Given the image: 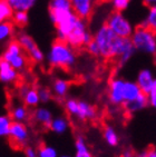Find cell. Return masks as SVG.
<instances>
[{
  "label": "cell",
  "instance_id": "cell-1",
  "mask_svg": "<svg viewBox=\"0 0 156 157\" xmlns=\"http://www.w3.org/2000/svg\"><path fill=\"white\" fill-rule=\"evenodd\" d=\"M48 61L50 66L55 68H61V69L72 68L76 61L72 47L65 40H55L49 50Z\"/></svg>",
  "mask_w": 156,
  "mask_h": 157
},
{
  "label": "cell",
  "instance_id": "cell-2",
  "mask_svg": "<svg viewBox=\"0 0 156 157\" xmlns=\"http://www.w3.org/2000/svg\"><path fill=\"white\" fill-rule=\"evenodd\" d=\"M94 40L97 42L99 47L100 57L111 60L116 58V49L119 37L115 35L107 25L105 24L102 27H99L96 33L94 35Z\"/></svg>",
  "mask_w": 156,
  "mask_h": 157
},
{
  "label": "cell",
  "instance_id": "cell-3",
  "mask_svg": "<svg viewBox=\"0 0 156 157\" xmlns=\"http://www.w3.org/2000/svg\"><path fill=\"white\" fill-rule=\"evenodd\" d=\"M49 17L56 27L58 39L65 41L79 19L72 10H49Z\"/></svg>",
  "mask_w": 156,
  "mask_h": 157
},
{
  "label": "cell",
  "instance_id": "cell-4",
  "mask_svg": "<svg viewBox=\"0 0 156 157\" xmlns=\"http://www.w3.org/2000/svg\"><path fill=\"white\" fill-rule=\"evenodd\" d=\"M131 39L139 52L148 55L156 54V33L144 25H139L134 29Z\"/></svg>",
  "mask_w": 156,
  "mask_h": 157
},
{
  "label": "cell",
  "instance_id": "cell-5",
  "mask_svg": "<svg viewBox=\"0 0 156 157\" xmlns=\"http://www.w3.org/2000/svg\"><path fill=\"white\" fill-rule=\"evenodd\" d=\"M24 48L21 47L18 39L10 40L2 54L1 59L8 61L17 71H24L28 67L30 58L24 54Z\"/></svg>",
  "mask_w": 156,
  "mask_h": 157
},
{
  "label": "cell",
  "instance_id": "cell-6",
  "mask_svg": "<svg viewBox=\"0 0 156 157\" xmlns=\"http://www.w3.org/2000/svg\"><path fill=\"white\" fill-rule=\"evenodd\" d=\"M106 25L111 28L113 33L122 38H131L134 33V28L128 19L124 17L119 11H114L107 18Z\"/></svg>",
  "mask_w": 156,
  "mask_h": 157
},
{
  "label": "cell",
  "instance_id": "cell-7",
  "mask_svg": "<svg viewBox=\"0 0 156 157\" xmlns=\"http://www.w3.org/2000/svg\"><path fill=\"white\" fill-rule=\"evenodd\" d=\"M92 40H93V36L87 30L85 20L79 18L74 30L67 37L66 41L72 48H80L83 46H87Z\"/></svg>",
  "mask_w": 156,
  "mask_h": 157
},
{
  "label": "cell",
  "instance_id": "cell-8",
  "mask_svg": "<svg viewBox=\"0 0 156 157\" xmlns=\"http://www.w3.org/2000/svg\"><path fill=\"white\" fill-rule=\"evenodd\" d=\"M8 138L14 148L16 149L24 148L27 145L28 139H29L27 126L21 121H12V126Z\"/></svg>",
  "mask_w": 156,
  "mask_h": 157
},
{
  "label": "cell",
  "instance_id": "cell-9",
  "mask_svg": "<svg viewBox=\"0 0 156 157\" xmlns=\"http://www.w3.org/2000/svg\"><path fill=\"white\" fill-rule=\"evenodd\" d=\"M18 41L20 42L21 47L24 48L25 52L28 55V57L35 63H41L44 60V52L37 47L35 40L27 35V33H20L18 36Z\"/></svg>",
  "mask_w": 156,
  "mask_h": 157
},
{
  "label": "cell",
  "instance_id": "cell-10",
  "mask_svg": "<svg viewBox=\"0 0 156 157\" xmlns=\"http://www.w3.org/2000/svg\"><path fill=\"white\" fill-rule=\"evenodd\" d=\"M124 87L125 82L120 78H113L108 86V99L113 105H124Z\"/></svg>",
  "mask_w": 156,
  "mask_h": 157
},
{
  "label": "cell",
  "instance_id": "cell-11",
  "mask_svg": "<svg viewBox=\"0 0 156 157\" xmlns=\"http://www.w3.org/2000/svg\"><path fill=\"white\" fill-rule=\"evenodd\" d=\"M72 1V11L80 19H88L93 13V1L94 0H70Z\"/></svg>",
  "mask_w": 156,
  "mask_h": 157
},
{
  "label": "cell",
  "instance_id": "cell-12",
  "mask_svg": "<svg viewBox=\"0 0 156 157\" xmlns=\"http://www.w3.org/2000/svg\"><path fill=\"white\" fill-rule=\"evenodd\" d=\"M18 78V71L8 61L1 59L0 61V79L3 84H12Z\"/></svg>",
  "mask_w": 156,
  "mask_h": 157
},
{
  "label": "cell",
  "instance_id": "cell-13",
  "mask_svg": "<svg viewBox=\"0 0 156 157\" xmlns=\"http://www.w3.org/2000/svg\"><path fill=\"white\" fill-rule=\"evenodd\" d=\"M33 121H36L37 124L40 125L42 128H50L51 121H53V115H51V112L49 109L44 108V107H40V108H37L33 114Z\"/></svg>",
  "mask_w": 156,
  "mask_h": 157
},
{
  "label": "cell",
  "instance_id": "cell-14",
  "mask_svg": "<svg viewBox=\"0 0 156 157\" xmlns=\"http://www.w3.org/2000/svg\"><path fill=\"white\" fill-rule=\"evenodd\" d=\"M137 85L139 86L141 90L145 94L148 95V93L150 91L152 87H153L155 79H154L153 75L148 69H143L139 71L137 76V80H136Z\"/></svg>",
  "mask_w": 156,
  "mask_h": 157
},
{
  "label": "cell",
  "instance_id": "cell-15",
  "mask_svg": "<svg viewBox=\"0 0 156 157\" xmlns=\"http://www.w3.org/2000/svg\"><path fill=\"white\" fill-rule=\"evenodd\" d=\"M142 93L143 91L141 90V88L137 85V82H125V87H124V105L131 103L133 100H135Z\"/></svg>",
  "mask_w": 156,
  "mask_h": 157
},
{
  "label": "cell",
  "instance_id": "cell-16",
  "mask_svg": "<svg viewBox=\"0 0 156 157\" xmlns=\"http://www.w3.org/2000/svg\"><path fill=\"white\" fill-rule=\"evenodd\" d=\"M75 117H77L80 121H88V119H94L96 117V109L94 106L86 101H79L78 106V112Z\"/></svg>",
  "mask_w": 156,
  "mask_h": 157
},
{
  "label": "cell",
  "instance_id": "cell-17",
  "mask_svg": "<svg viewBox=\"0 0 156 157\" xmlns=\"http://www.w3.org/2000/svg\"><path fill=\"white\" fill-rule=\"evenodd\" d=\"M148 104L150 103H148V96H147V94L142 93L135 100H133V101H131L128 104H125L123 107L126 109V112L128 114H133V113H136L138 110L143 109Z\"/></svg>",
  "mask_w": 156,
  "mask_h": 157
},
{
  "label": "cell",
  "instance_id": "cell-18",
  "mask_svg": "<svg viewBox=\"0 0 156 157\" xmlns=\"http://www.w3.org/2000/svg\"><path fill=\"white\" fill-rule=\"evenodd\" d=\"M22 98L28 107H35L39 104L40 98H39V93L35 88H25L22 89Z\"/></svg>",
  "mask_w": 156,
  "mask_h": 157
},
{
  "label": "cell",
  "instance_id": "cell-19",
  "mask_svg": "<svg viewBox=\"0 0 156 157\" xmlns=\"http://www.w3.org/2000/svg\"><path fill=\"white\" fill-rule=\"evenodd\" d=\"M69 82L65 79H56L53 85V91L56 97L58 98H64L68 93Z\"/></svg>",
  "mask_w": 156,
  "mask_h": 157
},
{
  "label": "cell",
  "instance_id": "cell-20",
  "mask_svg": "<svg viewBox=\"0 0 156 157\" xmlns=\"http://www.w3.org/2000/svg\"><path fill=\"white\" fill-rule=\"evenodd\" d=\"M14 13H15V9L11 7V5L6 0H0V20L1 22L10 21L14 17Z\"/></svg>",
  "mask_w": 156,
  "mask_h": 157
},
{
  "label": "cell",
  "instance_id": "cell-21",
  "mask_svg": "<svg viewBox=\"0 0 156 157\" xmlns=\"http://www.w3.org/2000/svg\"><path fill=\"white\" fill-rule=\"evenodd\" d=\"M103 133H104V139L106 140L109 146H115L118 145V142H119V138H118V135H117L116 130L113 128L111 126L107 125V126L104 127V130H103Z\"/></svg>",
  "mask_w": 156,
  "mask_h": 157
},
{
  "label": "cell",
  "instance_id": "cell-22",
  "mask_svg": "<svg viewBox=\"0 0 156 157\" xmlns=\"http://www.w3.org/2000/svg\"><path fill=\"white\" fill-rule=\"evenodd\" d=\"M11 5V7L15 9V11L17 10H21V11H28L29 9H31L37 0H6Z\"/></svg>",
  "mask_w": 156,
  "mask_h": 157
},
{
  "label": "cell",
  "instance_id": "cell-23",
  "mask_svg": "<svg viewBox=\"0 0 156 157\" xmlns=\"http://www.w3.org/2000/svg\"><path fill=\"white\" fill-rule=\"evenodd\" d=\"M75 147H76L75 157H93L92 153L89 151V148L87 147V144L85 143V139L83 137H77L75 143Z\"/></svg>",
  "mask_w": 156,
  "mask_h": 157
},
{
  "label": "cell",
  "instance_id": "cell-24",
  "mask_svg": "<svg viewBox=\"0 0 156 157\" xmlns=\"http://www.w3.org/2000/svg\"><path fill=\"white\" fill-rule=\"evenodd\" d=\"M10 117L14 119V121H21V123H24L26 119H28L29 114H28V110L25 106H16V107L12 108Z\"/></svg>",
  "mask_w": 156,
  "mask_h": 157
},
{
  "label": "cell",
  "instance_id": "cell-25",
  "mask_svg": "<svg viewBox=\"0 0 156 157\" xmlns=\"http://www.w3.org/2000/svg\"><path fill=\"white\" fill-rule=\"evenodd\" d=\"M50 129L56 134H64L68 129V121L63 117L54 118L51 121Z\"/></svg>",
  "mask_w": 156,
  "mask_h": 157
},
{
  "label": "cell",
  "instance_id": "cell-26",
  "mask_svg": "<svg viewBox=\"0 0 156 157\" xmlns=\"http://www.w3.org/2000/svg\"><path fill=\"white\" fill-rule=\"evenodd\" d=\"M143 25L156 33V5L148 7V11H147L146 18Z\"/></svg>",
  "mask_w": 156,
  "mask_h": 157
},
{
  "label": "cell",
  "instance_id": "cell-27",
  "mask_svg": "<svg viewBox=\"0 0 156 157\" xmlns=\"http://www.w3.org/2000/svg\"><path fill=\"white\" fill-rule=\"evenodd\" d=\"M15 31V24L11 21H3L0 24V39L7 40L14 35Z\"/></svg>",
  "mask_w": 156,
  "mask_h": 157
},
{
  "label": "cell",
  "instance_id": "cell-28",
  "mask_svg": "<svg viewBox=\"0 0 156 157\" xmlns=\"http://www.w3.org/2000/svg\"><path fill=\"white\" fill-rule=\"evenodd\" d=\"M12 126V118L10 116L3 115L0 117V135L2 137H8Z\"/></svg>",
  "mask_w": 156,
  "mask_h": 157
},
{
  "label": "cell",
  "instance_id": "cell-29",
  "mask_svg": "<svg viewBox=\"0 0 156 157\" xmlns=\"http://www.w3.org/2000/svg\"><path fill=\"white\" fill-rule=\"evenodd\" d=\"M49 10H72L70 0H50Z\"/></svg>",
  "mask_w": 156,
  "mask_h": 157
},
{
  "label": "cell",
  "instance_id": "cell-30",
  "mask_svg": "<svg viewBox=\"0 0 156 157\" xmlns=\"http://www.w3.org/2000/svg\"><path fill=\"white\" fill-rule=\"evenodd\" d=\"M12 21H14V24L19 26V27H25L29 21L27 11H21V10L15 11L14 17H12Z\"/></svg>",
  "mask_w": 156,
  "mask_h": 157
},
{
  "label": "cell",
  "instance_id": "cell-31",
  "mask_svg": "<svg viewBox=\"0 0 156 157\" xmlns=\"http://www.w3.org/2000/svg\"><path fill=\"white\" fill-rule=\"evenodd\" d=\"M38 157H57V153L54 148L41 143L38 147Z\"/></svg>",
  "mask_w": 156,
  "mask_h": 157
},
{
  "label": "cell",
  "instance_id": "cell-32",
  "mask_svg": "<svg viewBox=\"0 0 156 157\" xmlns=\"http://www.w3.org/2000/svg\"><path fill=\"white\" fill-rule=\"evenodd\" d=\"M78 106H79V101L76 99H68L65 104V107H66L67 112L72 116H76L78 112Z\"/></svg>",
  "mask_w": 156,
  "mask_h": 157
},
{
  "label": "cell",
  "instance_id": "cell-33",
  "mask_svg": "<svg viewBox=\"0 0 156 157\" xmlns=\"http://www.w3.org/2000/svg\"><path fill=\"white\" fill-rule=\"evenodd\" d=\"M131 0H111V5L114 7L115 11H124L128 7Z\"/></svg>",
  "mask_w": 156,
  "mask_h": 157
},
{
  "label": "cell",
  "instance_id": "cell-34",
  "mask_svg": "<svg viewBox=\"0 0 156 157\" xmlns=\"http://www.w3.org/2000/svg\"><path fill=\"white\" fill-rule=\"evenodd\" d=\"M86 49H87V52H89L90 55H93L95 57H99L100 56V50H99V47L97 45V42L94 40V37H93V40L86 46Z\"/></svg>",
  "mask_w": 156,
  "mask_h": 157
},
{
  "label": "cell",
  "instance_id": "cell-35",
  "mask_svg": "<svg viewBox=\"0 0 156 157\" xmlns=\"http://www.w3.org/2000/svg\"><path fill=\"white\" fill-rule=\"evenodd\" d=\"M38 93L41 103H48L51 99V91L48 88H40V89H38Z\"/></svg>",
  "mask_w": 156,
  "mask_h": 157
},
{
  "label": "cell",
  "instance_id": "cell-36",
  "mask_svg": "<svg viewBox=\"0 0 156 157\" xmlns=\"http://www.w3.org/2000/svg\"><path fill=\"white\" fill-rule=\"evenodd\" d=\"M148 103L152 107L156 108V79H155V82H154L153 87L150 89V91L148 93Z\"/></svg>",
  "mask_w": 156,
  "mask_h": 157
},
{
  "label": "cell",
  "instance_id": "cell-37",
  "mask_svg": "<svg viewBox=\"0 0 156 157\" xmlns=\"http://www.w3.org/2000/svg\"><path fill=\"white\" fill-rule=\"evenodd\" d=\"M137 157H156V148L154 146H150L144 151L137 154Z\"/></svg>",
  "mask_w": 156,
  "mask_h": 157
},
{
  "label": "cell",
  "instance_id": "cell-38",
  "mask_svg": "<svg viewBox=\"0 0 156 157\" xmlns=\"http://www.w3.org/2000/svg\"><path fill=\"white\" fill-rule=\"evenodd\" d=\"M26 157H38V151H36L33 147H26L25 149Z\"/></svg>",
  "mask_w": 156,
  "mask_h": 157
},
{
  "label": "cell",
  "instance_id": "cell-39",
  "mask_svg": "<svg viewBox=\"0 0 156 157\" xmlns=\"http://www.w3.org/2000/svg\"><path fill=\"white\" fill-rule=\"evenodd\" d=\"M120 157H137V154H135V153L132 151L131 149H126L125 151L122 153Z\"/></svg>",
  "mask_w": 156,
  "mask_h": 157
},
{
  "label": "cell",
  "instance_id": "cell-40",
  "mask_svg": "<svg viewBox=\"0 0 156 157\" xmlns=\"http://www.w3.org/2000/svg\"><path fill=\"white\" fill-rule=\"evenodd\" d=\"M144 3L146 5L147 7L155 6V5H156V0H144Z\"/></svg>",
  "mask_w": 156,
  "mask_h": 157
},
{
  "label": "cell",
  "instance_id": "cell-41",
  "mask_svg": "<svg viewBox=\"0 0 156 157\" xmlns=\"http://www.w3.org/2000/svg\"><path fill=\"white\" fill-rule=\"evenodd\" d=\"M61 157H69V156H61Z\"/></svg>",
  "mask_w": 156,
  "mask_h": 157
}]
</instances>
